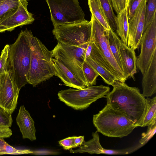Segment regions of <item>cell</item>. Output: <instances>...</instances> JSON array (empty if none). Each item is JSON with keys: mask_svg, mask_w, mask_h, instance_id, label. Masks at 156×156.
I'll return each mask as SVG.
<instances>
[{"mask_svg": "<svg viewBox=\"0 0 156 156\" xmlns=\"http://www.w3.org/2000/svg\"><path fill=\"white\" fill-rule=\"evenodd\" d=\"M1 80L0 107L12 114L17 106L20 90L12 80L7 71L1 73Z\"/></svg>", "mask_w": 156, "mask_h": 156, "instance_id": "obj_12", "label": "cell"}, {"mask_svg": "<svg viewBox=\"0 0 156 156\" xmlns=\"http://www.w3.org/2000/svg\"><path fill=\"white\" fill-rule=\"evenodd\" d=\"M148 104L147 109L144 118L142 127L151 124L156 120V97L152 99L147 98Z\"/></svg>", "mask_w": 156, "mask_h": 156, "instance_id": "obj_25", "label": "cell"}, {"mask_svg": "<svg viewBox=\"0 0 156 156\" xmlns=\"http://www.w3.org/2000/svg\"><path fill=\"white\" fill-rule=\"evenodd\" d=\"M33 151L30 149H18L9 145L4 140L0 138V155L4 154L20 155L33 154Z\"/></svg>", "mask_w": 156, "mask_h": 156, "instance_id": "obj_26", "label": "cell"}, {"mask_svg": "<svg viewBox=\"0 0 156 156\" xmlns=\"http://www.w3.org/2000/svg\"><path fill=\"white\" fill-rule=\"evenodd\" d=\"M106 35L110 49L115 60L123 72L119 53V47L121 40L116 32L111 28L107 30Z\"/></svg>", "mask_w": 156, "mask_h": 156, "instance_id": "obj_23", "label": "cell"}, {"mask_svg": "<svg viewBox=\"0 0 156 156\" xmlns=\"http://www.w3.org/2000/svg\"><path fill=\"white\" fill-rule=\"evenodd\" d=\"M143 0H132L129 2L127 8L128 22L130 20L137 7Z\"/></svg>", "mask_w": 156, "mask_h": 156, "instance_id": "obj_34", "label": "cell"}, {"mask_svg": "<svg viewBox=\"0 0 156 156\" xmlns=\"http://www.w3.org/2000/svg\"><path fill=\"white\" fill-rule=\"evenodd\" d=\"M90 40L93 41L106 60L114 74L120 81L127 80L114 57L109 48L107 37V30L92 15Z\"/></svg>", "mask_w": 156, "mask_h": 156, "instance_id": "obj_9", "label": "cell"}, {"mask_svg": "<svg viewBox=\"0 0 156 156\" xmlns=\"http://www.w3.org/2000/svg\"><path fill=\"white\" fill-rule=\"evenodd\" d=\"M74 136L69 137L58 141L59 144L62 146L63 149L69 150L73 148H75L74 144Z\"/></svg>", "mask_w": 156, "mask_h": 156, "instance_id": "obj_35", "label": "cell"}, {"mask_svg": "<svg viewBox=\"0 0 156 156\" xmlns=\"http://www.w3.org/2000/svg\"><path fill=\"white\" fill-rule=\"evenodd\" d=\"M111 28L116 30L117 16L113 10L111 0H99Z\"/></svg>", "mask_w": 156, "mask_h": 156, "instance_id": "obj_24", "label": "cell"}, {"mask_svg": "<svg viewBox=\"0 0 156 156\" xmlns=\"http://www.w3.org/2000/svg\"><path fill=\"white\" fill-rule=\"evenodd\" d=\"M93 123L98 132L110 137L127 136L136 127L125 114L107 103L98 113L94 115Z\"/></svg>", "mask_w": 156, "mask_h": 156, "instance_id": "obj_3", "label": "cell"}, {"mask_svg": "<svg viewBox=\"0 0 156 156\" xmlns=\"http://www.w3.org/2000/svg\"><path fill=\"white\" fill-rule=\"evenodd\" d=\"M89 43L74 46L58 42L51 51L52 58L65 65L87 87L89 86L83 73V65Z\"/></svg>", "mask_w": 156, "mask_h": 156, "instance_id": "obj_5", "label": "cell"}, {"mask_svg": "<svg viewBox=\"0 0 156 156\" xmlns=\"http://www.w3.org/2000/svg\"><path fill=\"white\" fill-rule=\"evenodd\" d=\"M85 60L101 77L104 82L108 85L114 87L121 82L113 73L96 62L90 56L86 58Z\"/></svg>", "mask_w": 156, "mask_h": 156, "instance_id": "obj_20", "label": "cell"}, {"mask_svg": "<svg viewBox=\"0 0 156 156\" xmlns=\"http://www.w3.org/2000/svg\"><path fill=\"white\" fill-rule=\"evenodd\" d=\"M84 141V136H74V144L76 147H79V145L81 146Z\"/></svg>", "mask_w": 156, "mask_h": 156, "instance_id": "obj_37", "label": "cell"}, {"mask_svg": "<svg viewBox=\"0 0 156 156\" xmlns=\"http://www.w3.org/2000/svg\"><path fill=\"white\" fill-rule=\"evenodd\" d=\"M88 5L91 15L107 30L111 28L99 0H88Z\"/></svg>", "mask_w": 156, "mask_h": 156, "instance_id": "obj_22", "label": "cell"}, {"mask_svg": "<svg viewBox=\"0 0 156 156\" xmlns=\"http://www.w3.org/2000/svg\"><path fill=\"white\" fill-rule=\"evenodd\" d=\"M12 122V114L8 113L0 107V126H6L10 127Z\"/></svg>", "mask_w": 156, "mask_h": 156, "instance_id": "obj_32", "label": "cell"}, {"mask_svg": "<svg viewBox=\"0 0 156 156\" xmlns=\"http://www.w3.org/2000/svg\"><path fill=\"white\" fill-rule=\"evenodd\" d=\"M12 135V131L10 127L6 126H0V138H9Z\"/></svg>", "mask_w": 156, "mask_h": 156, "instance_id": "obj_36", "label": "cell"}, {"mask_svg": "<svg viewBox=\"0 0 156 156\" xmlns=\"http://www.w3.org/2000/svg\"><path fill=\"white\" fill-rule=\"evenodd\" d=\"M113 9L118 14L128 8L129 0H111Z\"/></svg>", "mask_w": 156, "mask_h": 156, "instance_id": "obj_33", "label": "cell"}, {"mask_svg": "<svg viewBox=\"0 0 156 156\" xmlns=\"http://www.w3.org/2000/svg\"><path fill=\"white\" fill-rule=\"evenodd\" d=\"M140 45V51L136 57V66L143 75L156 51V16L144 31Z\"/></svg>", "mask_w": 156, "mask_h": 156, "instance_id": "obj_10", "label": "cell"}, {"mask_svg": "<svg viewBox=\"0 0 156 156\" xmlns=\"http://www.w3.org/2000/svg\"><path fill=\"white\" fill-rule=\"evenodd\" d=\"M27 0H0V24L13 15Z\"/></svg>", "mask_w": 156, "mask_h": 156, "instance_id": "obj_19", "label": "cell"}, {"mask_svg": "<svg viewBox=\"0 0 156 156\" xmlns=\"http://www.w3.org/2000/svg\"><path fill=\"white\" fill-rule=\"evenodd\" d=\"M109 87L102 85H90L83 89L71 88L62 90L58 93L59 99L74 109L81 110L89 107L98 99L105 98L109 92Z\"/></svg>", "mask_w": 156, "mask_h": 156, "instance_id": "obj_6", "label": "cell"}, {"mask_svg": "<svg viewBox=\"0 0 156 156\" xmlns=\"http://www.w3.org/2000/svg\"><path fill=\"white\" fill-rule=\"evenodd\" d=\"M105 96L107 103L125 114L137 127H142L148 108L147 100L138 87L119 82Z\"/></svg>", "mask_w": 156, "mask_h": 156, "instance_id": "obj_1", "label": "cell"}, {"mask_svg": "<svg viewBox=\"0 0 156 156\" xmlns=\"http://www.w3.org/2000/svg\"><path fill=\"white\" fill-rule=\"evenodd\" d=\"M116 33L121 40L127 45L129 30L127 8L117 14Z\"/></svg>", "mask_w": 156, "mask_h": 156, "instance_id": "obj_21", "label": "cell"}, {"mask_svg": "<svg viewBox=\"0 0 156 156\" xmlns=\"http://www.w3.org/2000/svg\"><path fill=\"white\" fill-rule=\"evenodd\" d=\"M132 0H129V2H130V1H131Z\"/></svg>", "mask_w": 156, "mask_h": 156, "instance_id": "obj_40", "label": "cell"}, {"mask_svg": "<svg viewBox=\"0 0 156 156\" xmlns=\"http://www.w3.org/2000/svg\"><path fill=\"white\" fill-rule=\"evenodd\" d=\"M33 34L27 28L21 30L10 45L6 71L20 90L28 83L27 77L31 62L30 39Z\"/></svg>", "mask_w": 156, "mask_h": 156, "instance_id": "obj_2", "label": "cell"}, {"mask_svg": "<svg viewBox=\"0 0 156 156\" xmlns=\"http://www.w3.org/2000/svg\"><path fill=\"white\" fill-rule=\"evenodd\" d=\"M45 0L54 27L87 20L78 0Z\"/></svg>", "mask_w": 156, "mask_h": 156, "instance_id": "obj_7", "label": "cell"}, {"mask_svg": "<svg viewBox=\"0 0 156 156\" xmlns=\"http://www.w3.org/2000/svg\"><path fill=\"white\" fill-rule=\"evenodd\" d=\"M89 56L94 60L112 73L115 76L106 60L93 41L92 43V50Z\"/></svg>", "mask_w": 156, "mask_h": 156, "instance_id": "obj_27", "label": "cell"}, {"mask_svg": "<svg viewBox=\"0 0 156 156\" xmlns=\"http://www.w3.org/2000/svg\"><path fill=\"white\" fill-rule=\"evenodd\" d=\"M147 126L146 132L142 134L141 138L139 141L140 144L142 145L146 144L155 134L156 131V120Z\"/></svg>", "mask_w": 156, "mask_h": 156, "instance_id": "obj_30", "label": "cell"}, {"mask_svg": "<svg viewBox=\"0 0 156 156\" xmlns=\"http://www.w3.org/2000/svg\"><path fill=\"white\" fill-rule=\"evenodd\" d=\"M16 121L23 139H28L31 141L36 140L34 122L24 105L20 107Z\"/></svg>", "mask_w": 156, "mask_h": 156, "instance_id": "obj_16", "label": "cell"}, {"mask_svg": "<svg viewBox=\"0 0 156 156\" xmlns=\"http://www.w3.org/2000/svg\"><path fill=\"white\" fill-rule=\"evenodd\" d=\"M27 1H29V0H27Z\"/></svg>", "mask_w": 156, "mask_h": 156, "instance_id": "obj_41", "label": "cell"}, {"mask_svg": "<svg viewBox=\"0 0 156 156\" xmlns=\"http://www.w3.org/2000/svg\"><path fill=\"white\" fill-rule=\"evenodd\" d=\"M31 62L27 79L28 83L35 87L55 76L51 51L33 34L30 39Z\"/></svg>", "mask_w": 156, "mask_h": 156, "instance_id": "obj_4", "label": "cell"}, {"mask_svg": "<svg viewBox=\"0 0 156 156\" xmlns=\"http://www.w3.org/2000/svg\"><path fill=\"white\" fill-rule=\"evenodd\" d=\"M10 45L6 44L2 50L0 56V73L6 72V66L9 50Z\"/></svg>", "mask_w": 156, "mask_h": 156, "instance_id": "obj_31", "label": "cell"}, {"mask_svg": "<svg viewBox=\"0 0 156 156\" xmlns=\"http://www.w3.org/2000/svg\"><path fill=\"white\" fill-rule=\"evenodd\" d=\"M147 0H143L129 22L127 45L135 51L139 46L144 32Z\"/></svg>", "mask_w": 156, "mask_h": 156, "instance_id": "obj_11", "label": "cell"}, {"mask_svg": "<svg viewBox=\"0 0 156 156\" xmlns=\"http://www.w3.org/2000/svg\"><path fill=\"white\" fill-rule=\"evenodd\" d=\"M92 42L93 41L91 40L89 42L86 51L85 59L90 55L92 50Z\"/></svg>", "mask_w": 156, "mask_h": 156, "instance_id": "obj_38", "label": "cell"}, {"mask_svg": "<svg viewBox=\"0 0 156 156\" xmlns=\"http://www.w3.org/2000/svg\"><path fill=\"white\" fill-rule=\"evenodd\" d=\"M120 57L123 72L126 80L129 78L135 80L134 75L137 73L136 57L135 50L128 47L122 41L119 47Z\"/></svg>", "mask_w": 156, "mask_h": 156, "instance_id": "obj_15", "label": "cell"}, {"mask_svg": "<svg viewBox=\"0 0 156 156\" xmlns=\"http://www.w3.org/2000/svg\"><path fill=\"white\" fill-rule=\"evenodd\" d=\"M91 31V21L86 20L56 25L54 26L52 33L58 42L77 46L90 41Z\"/></svg>", "mask_w": 156, "mask_h": 156, "instance_id": "obj_8", "label": "cell"}, {"mask_svg": "<svg viewBox=\"0 0 156 156\" xmlns=\"http://www.w3.org/2000/svg\"><path fill=\"white\" fill-rule=\"evenodd\" d=\"M156 0H147L145 22L144 31L156 16Z\"/></svg>", "mask_w": 156, "mask_h": 156, "instance_id": "obj_29", "label": "cell"}, {"mask_svg": "<svg viewBox=\"0 0 156 156\" xmlns=\"http://www.w3.org/2000/svg\"><path fill=\"white\" fill-rule=\"evenodd\" d=\"M92 138L84 141L77 150L69 149L70 153H88L90 154H104L110 155H123L131 154L136 151L135 146L120 150H111L105 149L101 146L99 140V136L96 131L92 133Z\"/></svg>", "mask_w": 156, "mask_h": 156, "instance_id": "obj_13", "label": "cell"}, {"mask_svg": "<svg viewBox=\"0 0 156 156\" xmlns=\"http://www.w3.org/2000/svg\"><path fill=\"white\" fill-rule=\"evenodd\" d=\"M142 75V95L144 97H151L156 92V51L154 53L150 64Z\"/></svg>", "mask_w": 156, "mask_h": 156, "instance_id": "obj_17", "label": "cell"}, {"mask_svg": "<svg viewBox=\"0 0 156 156\" xmlns=\"http://www.w3.org/2000/svg\"><path fill=\"white\" fill-rule=\"evenodd\" d=\"M83 69L89 86L96 85L97 78L99 76L97 72L85 60L83 65Z\"/></svg>", "mask_w": 156, "mask_h": 156, "instance_id": "obj_28", "label": "cell"}, {"mask_svg": "<svg viewBox=\"0 0 156 156\" xmlns=\"http://www.w3.org/2000/svg\"><path fill=\"white\" fill-rule=\"evenodd\" d=\"M28 2L21 4L17 11L0 24V33L11 31L16 28L32 24L34 20L33 14L27 10Z\"/></svg>", "mask_w": 156, "mask_h": 156, "instance_id": "obj_14", "label": "cell"}, {"mask_svg": "<svg viewBox=\"0 0 156 156\" xmlns=\"http://www.w3.org/2000/svg\"><path fill=\"white\" fill-rule=\"evenodd\" d=\"M1 73H0V90L1 87Z\"/></svg>", "mask_w": 156, "mask_h": 156, "instance_id": "obj_39", "label": "cell"}, {"mask_svg": "<svg viewBox=\"0 0 156 156\" xmlns=\"http://www.w3.org/2000/svg\"><path fill=\"white\" fill-rule=\"evenodd\" d=\"M51 60L54 69L55 76L60 78L65 85L78 89L87 87L62 63L53 58Z\"/></svg>", "mask_w": 156, "mask_h": 156, "instance_id": "obj_18", "label": "cell"}]
</instances>
